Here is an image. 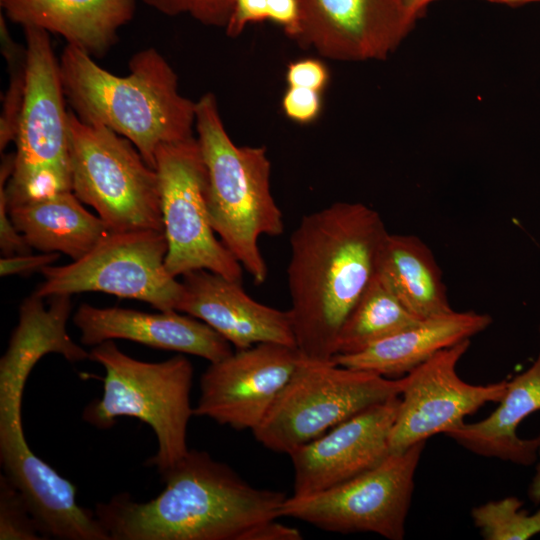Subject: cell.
<instances>
[{
  "mask_svg": "<svg viewBox=\"0 0 540 540\" xmlns=\"http://www.w3.org/2000/svg\"><path fill=\"white\" fill-rule=\"evenodd\" d=\"M167 252L163 231H109L83 257L44 268V281L34 294L49 298L103 292L146 302L159 311H177L183 285L166 268Z\"/></svg>",
  "mask_w": 540,
  "mask_h": 540,
  "instance_id": "9",
  "label": "cell"
},
{
  "mask_svg": "<svg viewBox=\"0 0 540 540\" xmlns=\"http://www.w3.org/2000/svg\"><path fill=\"white\" fill-rule=\"evenodd\" d=\"M182 277L177 311L203 321L236 349L265 342L297 348L288 310L257 302L241 282L209 270L191 271Z\"/></svg>",
  "mask_w": 540,
  "mask_h": 540,
  "instance_id": "16",
  "label": "cell"
},
{
  "mask_svg": "<svg viewBox=\"0 0 540 540\" xmlns=\"http://www.w3.org/2000/svg\"><path fill=\"white\" fill-rule=\"evenodd\" d=\"M46 539L23 494L0 475V540Z\"/></svg>",
  "mask_w": 540,
  "mask_h": 540,
  "instance_id": "26",
  "label": "cell"
},
{
  "mask_svg": "<svg viewBox=\"0 0 540 540\" xmlns=\"http://www.w3.org/2000/svg\"><path fill=\"white\" fill-rule=\"evenodd\" d=\"M522 505L509 496L474 507L471 516L486 540H527L540 533V509L530 514Z\"/></svg>",
  "mask_w": 540,
  "mask_h": 540,
  "instance_id": "24",
  "label": "cell"
},
{
  "mask_svg": "<svg viewBox=\"0 0 540 540\" xmlns=\"http://www.w3.org/2000/svg\"><path fill=\"white\" fill-rule=\"evenodd\" d=\"M377 273L417 318L453 311L440 267L431 249L417 236L389 233L379 254Z\"/></svg>",
  "mask_w": 540,
  "mask_h": 540,
  "instance_id": "22",
  "label": "cell"
},
{
  "mask_svg": "<svg viewBox=\"0 0 540 540\" xmlns=\"http://www.w3.org/2000/svg\"><path fill=\"white\" fill-rule=\"evenodd\" d=\"M26 83L15 139L8 209L72 191L68 109L50 33L25 26Z\"/></svg>",
  "mask_w": 540,
  "mask_h": 540,
  "instance_id": "6",
  "label": "cell"
},
{
  "mask_svg": "<svg viewBox=\"0 0 540 540\" xmlns=\"http://www.w3.org/2000/svg\"><path fill=\"white\" fill-rule=\"evenodd\" d=\"M168 252L174 276L205 269L242 282V265L217 239L208 217L206 169L197 138L162 145L155 157Z\"/></svg>",
  "mask_w": 540,
  "mask_h": 540,
  "instance_id": "11",
  "label": "cell"
},
{
  "mask_svg": "<svg viewBox=\"0 0 540 540\" xmlns=\"http://www.w3.org/2000/svg\"><path fill=\"white\" fill-rule=\"evenodd\" d=\"M302 533L295 527L287 526L277 519L267 520L250 528L242 540H301Z\"/></svg>",
  "mask_w": 540,
  "mask_h": 540,
  "instance_id": "34",
  "label": "cell"
},
{
  "mask_svg": "<svg viewBox=\"0 0 540 540\" xmlns=\"http://www.w3.org/2000/svg\"><path fill=\"white\" fill-rule=\"evenodd\" d=\"M72 192L110 231H163L157 171L126 138L68 109Z\"/></svg>",
  "mask_w": 540,
  "mask_h": 540,
  "instance_id": "8",
  "label": "cell"
},
{
  "mask_svg": "<svg viewBox=\"0 0 540 540\" xmlns=\"http://www.w3.org/2000/svg\"><path fill=\"white\" fill-rule=\"evenodd\" d=\"M399 402L397 396L372 405L288 453L293 495L328 489L384 461Z\"/></svg>",
  "mask_w": 540,
  "mask_h": 540,
  "instance_id": "15",
  "label": "cell"
},
{
  "mask_svg": "<svg viewBox=\"0 0 540 540\" xmlns=\"http://www.w3.org/2000/svg\"><path fill=\"white\" fill-rule=\"evenodd\" d=\"M286 81L288 86L304 87L321 93L328 84L329 71L318 59H299L289 63Z\"/></svg>",
  "mask_w": 540,
  "mask_h": 540,
  "instance_id": "30",
  "label": "cell"
},
{
  "mask_svg": "<svg viewBox=\"0 0 540 540\" xmlns=\"http://www.w3.org/2000/svg\"><path fill=\"white\" fill-rule=\"evenodd\" d=\"M490 2L500 3V4H506L509 6H520L525 5L529 3H540V0H487Z\"/></svg>",
  "mask_w": 540,
  "mask_h": 540,
  "instance_id": "37",
  "label": "cell"
},
{
  "mask_svg": "<svg viewBox=\"0 0 540 540\" xmlns=\"http://www.w3.org/2000/svg\"><path fill=\"white\" fill-rule=\"evenodd\" d=\"M296 347L259 343L210 363L200 379L194 415L251 432L262 422L295 371Z\"/></svg>",
  "mask_w": 540,
  "mask_h": 540,
  "instance_id": "13",
  "label": "cell"
},
{
  "mask_svg": "<svg viewBox=\"0 0 540 540\" xmlns=\"http://www.w3.org/2000/svg\"><path fill=\"white\" fill-rule=\"evenodd\" d=\"M405 377L388 378L303 357L252 431L265 448L290 453L362 410L400 396Z\"/></svg>",
  "mask_w": 540,
  "mask_h": 540,
  "instance_id": "7",
  "label": "cell"
},
{
  "mask_svg": "<svg viewBox=\"0 0 540 540\" xmlns=\"http://www.w3.org/2000/svg\"><path fill=\"white\" fill-rule=\"evenodd\" d=\"M268 20L280 25L287 36L296 40L301 24L299 0H269Z\"/></svg>",
  "mask_w": 540,
  "mask_h": 540,
  "instance_id": "33",
  "label": "cell"
},
{
  "mask_svg": "<svg viewBox=\"0 0 540 540\" xmlns=\"http://www.w3.org/2000/svg\"><path fill=\"white\" fill-rule=\"evenodd\" d=\"M269 18V0H233V7L225 31L229 37H238L250 23Z\"/></svg>",
  "mask_w": 540,
  "mask_h": 540,
  "instance_id": "31",
  "label": "cell"
},
{
  "mask_svg": "<svg viewBox=\"0 0 540 540\" xmlns=\"http://www.w3.org/2000/svg\"><path fill=\"white\" fill-rule=\"evenodd\" d=\"M408 14L416 21L427 6L436 0H402Z\"/></svg>",
  "mask_w": 540,
  "mask_h": 540,
  "instance_id": "36",
  "label": "cell"
},
{
  "mask_svg": "<svg viewBox=\"0 0 540 540\" xmlns=\"http://www.w3.org/2000/svg\"><path fill=\"white\" fill-rule=\"evenodd\" d=\"M9 20L62 36L92 57L104 56L136 11V0H0Z\"/></svg>",
  "mask_w": 540,
  "mask_h": 540,
  "instance_id": "18",
  "label": "cell"
},
{
  "mask_svg": "<svg viewBox=\"0 0 540 540\" xmlns=\"http://www.w3.org/2000/svg\"><path fill=\"white\" fill-rule=\"evenodd\" d=\"M9 215L31 248L65 254L72 261L86 255L110 231L72 191L15 205Z\"/></svg>",
  "mask_w": 540,
  "mask_h": 540,
  "instance_id": "21",
  "label": "cell"
},
{
  "mask_svg": "<svg viewBox=\"0 0 540 540\" xmlns=\"http://www.w3.org/2000/svg\"><path fill=\"white\" fill-rule=\"evenodd\" d=\"M58 252H43L32 255L31 253L19 254L0 259V275H28L37 271H42L47 266L52 265L60 258Z\"/></svg>",
  "mask_w": 540,
  "mask_h": 540,
  "instance_id": "32",
  "label": "cell"
},
{
  "mask_svg": "<svg viewBox=\"0 0 540 540\" xmlns=\"http://www.w3.org/2000/svg\"><path fill=\"white\" fill-rule=\"evenodd\" d=\"M147 6L167 16L190 15L208 26L225 28L233 0H142Z\"/></svg>",
  "mask_w": 540,
  "mask_h": 540,
  "instance_id": "27",
  "label": "cell"
},
{
  "mask_svg": "<svg viewBox=\"0 0 540 540\" xmlns=\"http://www.w3.org/2000/svg\"><path fill=\"white\" fill-rule=\"evenodd\" d=\"M89 359L105 370L103 393L83 410V420L98 429L112 427L119 417H133L149 425L157 451L148 465L160 474L175 466L189 451L187 428L191 406L193 366L183 355L146 362L122 352L113 340L93 346Z\"/></svg>",
  "mask_w": 540,
  "mask_h": 540,
  "instance_id": "5",
  "label": "cell"
},
{
  "mask_svg": "<svg viewBox=\"0 0 540 540\" xmlns=\"http://www.w3.org/2000/svg\"><path fill=\"white\" fill-rule=\"evenodd\" d=\"M296 40L324 57L342 61L384 60L415 20L402 0H299Z\"/></svg>",
  "mask_w": 540,
  "mask_h": 540,
  "instance_id": "14",
  "label": "cell"
},
{
  "mask_svg": "<svg viewBox=\"0 0 540 540\" xmlns=\"http://www.w3.org/2000/svg\"><path fill=\"white\" fill-rule=\"evenodd\" d=\"M321 93L304 87L289 86L282 98L285 115L299 124H309L321 112Z\"/></svg>",
  "mask_w": 540,
  "mask_h": 540,
  "instance_id": "29",
  "label": "cell"
},
{
  "mask_svg": "<svg viewBox=\"0 0 540 540\" xmlns=\"http://www.w3.org/2000/svg\"><path fill=\"white\" fill-rule=\"evenodd\" d=\"M80 341L96 346L124 339L149 347L191 354L217 362L229 356L232 345L203 321L178 311L147 313L119 307L81 304L73 316Z\"/></svg>",
  "mask_w": 540,
  "mask_h": 540,
  "instance_id": "17",
  "label": "cell"
},
{
  "mask_svg": "<svg viewBox=\"0 0 540 540\" xmlns=\"http://www.w3.org/2000/svg\"><path fill=\"white\" fill-rule=\"evenodd\" d=\"M420 320L376 272L339 331L335 356L361 352Z\"/></svg>",
  "mask_w": 540,
  "mask_h": 540,
  "instance_id": "23",
  "label": "cell"
},
{
  "mask_svg": "<svg viewBox=\"0 0 540 540\" xmlns=\"http://www.w3.org/2000/svg\"><path fill=\"white\" fill-rule=\"evenodd\" d=\"M470 340L443 349L406 374L397 415L390 432V453H402L428 438L449 434L489 402H499L507 380L474 385L462 380L457 364Z\"/></svg>",
  "mask_w": 540,
  "mask_h": 540,
  "instance_id": "12",
  "label": "cell"
},
{
  "mask_svg": "<svg viewBox=\"0 0 540 540\" xmlns=\"http://www.w3.org/2000/svg\"><path fill=\"white\" fill-rule=\"evenodd\" d=\"M389 232L359 202H336L306 214L290 236L289 311L301 355L332 361L339 331L377 272Z\"/></svg>",
  "mask_w": 540,
  "mask_h": 540,
  "instance_id": "1",
  "label": "cell"
},
{
  "mask_svg": "<svg viewBox=\"0 0 540 540\" xmlns=\"http://www.w3.org/2000/svg\"><path fill=\"white\" fill-rule=\"evenodd\" d=\"M2 52L9 64L10 83L3 100L0 120V149L15 141L26 83V47L19 46L11 38L5 17L0 15Z\"/></svg>",
  "mask_w": 540,
  "mask_h": 540,
  "instance_id": "25",
  "label": "cell"
},
{
  "mask_svg": "<svg viewBox=\"0 0 540 540\" xmlns=\"http://www.w3.org/2000/svg\"><path fill=\"white\" fill-rule=\"evenodd\" d=\"M426 442L390 453L376 467L328 489L287 496L280 517H291L338 533L372 532L401 540Z\"/></svg>",
  "mask_w": 540,
  "mask_h": 540,
  "instance_id": "10",
  "label": "cell"
},
{
  "mask_svg": "<svg viewBox=\"0 0 540 540\" xmlns=\"http://www.w3.org/2000/svg\"><path fill=\"white\" fill-rule=\"evenodd\" d=\"M498 407L486 418L464 423L447 436L467 450L517 465L530 466L538 460L540 435L522 439L521 422L540 410V351L531 366L507 381Z\"/></svg>",
  "mask_w": 540,
  "mask_h": 540,
  "instance_id": "20",
  "label": "cell"
},
{
  "mask_svg": "<svg viewBox=\"0 0 540 540\" xmlns=\"http://www.w3.org/2000/svg\"><path fill=\"white\" fill-rule=\"evenodd\" d=\"M14 169V156L8 154L3 158L0 169V248L3 257L31 252V247L24 236L14 226L8 209L5 186Z\"/></svg>",
  "mask_w": 540,
  "mask_h": 540,
  "instance_id": "28",
  "label": "cell"
},
{
  "mask_svg": "<svg viewBox=\"0 0 540 540\" xmlns=\"http://www.w3.org/2000/svg\"><path fill=\"white\" fill-rule=\"evenodd\" d=\"M162 476L164 489L147 502L122 493L96 504L110 540H242L250 528L280 518L287 498L195 449Z\"/></svg>",
  "mask_w": 540,
  "mask_h": 540,
  "instance_id": "2",
  "label": "cell"
},
{
  "mask_svg": "<svg viewBox=\"0 0 540 540\" xmlns=\"http://www.w3.org/2000/svg\"><path fill=\"white\" fill-rule=\"evenodd\" d=\"M490 315L469 311H451L427 319L376 342L361 352L337 355L336 364L400 378L439 351L454 346L487 329Z\"/></svg>",
  "mask_w": 540,
  "mask_h": 540,
  "instance_id": "19",
  "label": "cell"
},
{
  "mask_svg": "<svg viewBox=\"0 0 540 540\" xmlns=\"http://www.w3.org/2000/svg\"><path fill=\"white\" fill-rule=\"evenodd\" d=\"M195 127L206 169L210 224L254 282L263 284L268 271L258 239L284 231L282 212L271 193L266 149L234 144L213 93L196 102Z\"/></svg>",
  "mask_w": 540,
  "mask_h": 540,
  "instance_id": "4",
  "label": "cell"
},
{
  "mask_svg": "<svg viewBox=\"0 0 540 540\" xmlns=\"http://www.w3.org/2000/svg\"><path fill=\"white\" fill-rule=\"evenodd\" d=\"M66 102L83 122L128 139L155 169L158 149L193 136L196 102L178 91V77L154 48L135 53L129 74L115 75L66 45L59 59Z\"/></svg>",
  "mask_w": 540,
  "mask_h": 540,
  "instance_id": "3",
  "label": "cell"
},
{
  "mask_svg": "<svg viewBox=\"0 0 540 540\" xmlns=\"http://www.w3.org/2000/svg\"><path fill=\"white\" fill-rule=\"evenodd\" d=\"M528 496L534 504L540 503V447L538 451V461L535 468V474L528 488Z\"/></svg>",
  "mask_w": 540,
  "mask_h": 540,
  "instance_id": "35",
  "label": "cell"
}]
</instances>
